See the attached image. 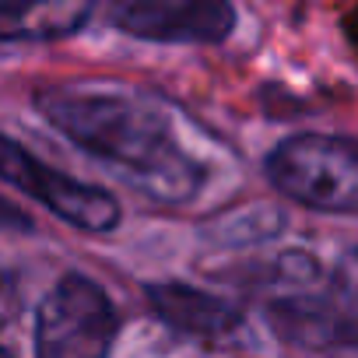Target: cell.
Here are the masks:
<instances>
[{
    "label": "cell",
    "instance_id": "9c48e42d",
    "mask_svg": "<svg viewBox=\"0 0 358 358\" xmlns=\"http://www.w3.org/2000/svg\"><path fill=\"white\" fill-rule=\"evenodd\" d=\"M0 225H11V229H29V218H22L11 204L0 201Z\"/></svg>",
    "mask_w": 358,
    "mask_h": 358
},
{
    "label": "cell",
    "instance_id": "52a82bcc",
    "mask_svg": "<svg viewBox=\"0 0 358 358\" xmlns=\"http://www.w3.org/2000/svg\"><path fill=\"white\" fill-rule=\"evenodd\" d=\"M95 11L99 0H0V46L71 39Z\"/></svg>",
    "mask_w": 358,
    "mask_h": 358
},
{
    "label": "cell",
    "instance_id": "8992f818",
    "mask_svg": "<svg viewBox=\"0 0 358 358\" xmlns=\"http://www.w3.org/2000/svg\"><path fill=\"white\" fill-rule=\"evenodd\" d=\"M271 330L306 351H348L358 348V309L327 281L313 292L278 295L267 306Z\"/></svg>",
    "mask_w": 358,
    "mask_h": 358
},
{
    "label": "cell",
    "instance_id": "3957f363",
    "mask_svg": "<svg viewBox=\"0 0 358 358\" xmlns=\"http://www.w3.org/2000/svg\"><path fill=\"white\" fill-rule=\"evenodd\" d=\"M116 309L85 274H67L43 299L36 316V358H109Z\"/></svg>",
    "mask_w": 358,
    "mask_h": 358
},
{
    "label": "cell",
    "instance_id": "5b68a950",
    "mask_svg": "<svg viewBox=\"0 0 358 358\" xmlns=\"http://www.w3.org/2000/svg\"><path fill=\"white\" fill-rule=\"evenodd\" d=\"M0 179L25 190L32 201H39L74 229L113 232L120 225V204L109 190L71 179L67 172L46 169L36 155H29L22 144H15L4 134H0Z\"/></svg>",
    "mask_w": 358,
    "mask_h": 358
},
{
    "label": "cell",
    "instance_id": "6da1fadb",
    "mask_svg": "<svg viewBox=\"0 0 358 358\" xmlns=\"http://www.w3.org/2000/svg\"><path fill=\"white\" fill-rule=\"evenodd\" d=\"M36 109L78 148L116 165L137 190L158 201H190L201 165L179 148L169 113L120 81H64L36 92Z\"/></svg>",
    "mask_w": 358,
    "mask_h": 358
},
{
    "label": "cell",
    "instance_id": "30bf717a",
    "mask_svg": "<svg viewBox=\"0 0 358 358\" xmlns=\"http://www.w3.org/2000/svg\"><path fill=\"white\" fill-rule=\"evenodd\" d=\"M0 358H15V355H11V351H4V348H0Z\"/></svg>",
    "mask_w": 358,
    "mask_h": 358
},
{
    "label": "cell",
    "instance_id": "7a4b0ae2",
    "mask_svg": "<svg viewBox=\"0 0 358 358\" xmlns=\"http://www.w3.org/2000/svg\"><path fill=\"white\" fill-rule=\"evenodd\" d=\"M274 190L323 215H358V141L295 134L267 155Z\"/></svg>",
    "mask_w": 358,
    "mask_h": 358
},
{
    "label": "cell",
    "instance_id": "ba28073f",
    "mask_svg": "<svg viewBox=\"0 0 358 358\" xmlns=\"http://www.w3.org/2000/svg\"><path fill=\"white\" fill-rule=\"evenodd\" d=\"M148 299H151V309L158 313V320H165L172 330L197 337V341H229L243 327V316L229 302H222L218 295H208L201 288L179 285V281L148 285Z\"/></svg>",
    "mask_w": 358,
    "mask_h": 358
},
{
    "label": "cell",
    "instance_id": "277c9868",
    "mask_svg": "<svg viewBox=\"0 0 358 358\" xmlns=\"http://www.w3.org/2000/svg\"><path fill=\"white\" fill-rule=\"evenodd\" d=\"M116 32L158 46H222L239 25L232 0H106Z\"/></svg>",
    "mask_w": 358,
    "mask_h": 358
}]
</instances>
